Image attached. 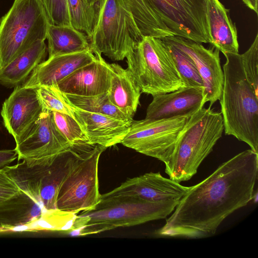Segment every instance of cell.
Returning a JSON list of instances; mask_svg holds the SVG:
<instances>
[{"mask_svg": "<svg viewBox=\"0 0 258 258\" xmlns=\"http://www.w3.org/2000/svg\"><path fill=\"white\" fill-rule=\"evenodd\" d=\"M257 174V153H238L190 186L157 234L187 238L214 235L226 218L253 199Z\"/></svg>", "mask_w": 258, "mask_h": 258, "instance_id": "6da1fadb", "label": "cell"}, {"mask_svg": "<svg viewBox=\"0 0 258 258\" xmlns=\"http://www.w3.org/2000/svg\"><path fill=\"white\" fill-rule=\"evenodd\" d=\"M141 33L210 43L208 0H124Z\"/></svg>", "mask_w": 258, "mask_h": 258, "instance_id": "7a4b0ae2", "label": "cell"}, {"mask_svg": "<svg viewBox=\"0 0 258 258\" xmlns=\"http://www.w3.org/2000/svg\"><path fill=\"white\" fill-rule=\"evenodd\" d=\"M223 85L219 99L224 130L227 135L258 151V94L246 79L240 54H223Z\"/></svg>", "mask_w": 258, "mask_h": 258, "instance_id": "3957f363", "label": "cell"}, {"mask_svg": "<svg viewBox=\"0 0 258 258\" xmlns=\"http://www.w3.org/2000/svg\"><path fill=\"white\" fill-rule=\"evenodd\" d=\"M179 201L151 202L133 196L101 198L94 209L77 215L70 231L72 235L85 236L165 219Z\"/></svg>", "mask_w": 258, "mask_h": 258, "instance_id": "277c9868", "label": "cell"}, {"mask_svg": "<svg viewBox=\"0 0 258 258\" xmlns=\"http://www.w3.org/2000/svg\"><path fill=\"white\" fill-rule=\"evenodd\" d=\"M224 124L221 112L203 107L190 116L177 139L165 171L178 182L190 179L222 137Z\"/></svg>", "mask_w": 258, "mask_h": 258, "instance_id": "5b68a950", "label": "cell"}, {"mask_svg": "<svg viewBox=\"0 0 258 258\" xmlns=\"http://www.w3.org/2000/svg\"><path fill=\"white\" fill-rule=\"evenodd\" d=\"M90 48L113 60H123L143 36L124 0H99Z\"/></svg>", "mask_w": 258, "mask_h": 258, "instance_id": "8992f818", "label": "cell"}, {"mask_svg": "<svg viewBox=\"0 0 258 258\" xmlns=\"http://www.w3.org/2000/svg\"><path fill=\"white\" fill-rule=\"evenodd\" d=\"M106 148L99 145L77 146L58 191V210L77 214L96 208L101 196L99 191V159Z\"/></svg>", "mask_w": 258, "mask_h": 258, "instance_id": "52a82bcc", "label": "cell"}, {"mask_svg": "<svg viewBox=\"0 0 258 258\" xmlns=\"http://www.w3.org/2000/svg\"><path fill=\"white\" fill-rule=\"evenodd\" d=\"M126 58L141 93L153 96L185 86L161 39L143 36Z\"/></svg>", "mask_w": 258, "mask_h": 258, "instance_id": "ba28073f", "label": "cell"}, {"mask_svg": "<svg viewBox=\"0 0 258 258\" xmlns=\"http://www.w3.org/2000/svg\"><path fill=\"white\" fill-rule=\"evenodd\" d=\"M49 24L41 0H15L0 20V70L38 40Z\"/></svg>", "mask_w": 258, "mask_h": 258, "instance_id": "9c48e42d", "label": "cell"}, {"mask_svg": "<svg viewBox=\"0 0 258 258\" xmlns=\"http://www.w3.org/2000/svg\"><path fill=\"white\" fill-rule=\"evenodd\" d=\"M76 146L59 154L51 164L28 167L23 162L4 168L21 190L45 211L57 210L59 188L69 169Z\"/></svg>", "mask_w": 258, "mask_h": 258, "instance_id": "30bf717a", "label": "cell"}, {"mask_svg": "<svg viewBox=\"0 0 258 258\" xmlns=\"http://www.w3.org/2000/svg\"><path fill=\"white\" fill-rule=\"evenodd\" d=\"M188 117L133 120L121 142L123 146L156 158L165 166L169 163L175 143Z\"/></svg>", "mask_w": 258, "mask_h": 258, "instance_id": "8fae6325", "label": "cell"}, {"mask_svg": "<svg viewBox=\"0 0 258 258\" xmlns=\"http://www.w3.org/2000/svg\"><path fill=\"white\" fill-rule=\"evenodd\" d=\"M16 144L18 161L28 167L51 164L73 147L57 128L52 112L45 111Z\"/></svg>", "mask_w": 258, "mask_h": 258, "instance_id": "7c38bea8", "label": "cell"}, {"mask_svg": "<svg viewBox=\"0 0 258 258\" xmlns=\"http://www.w3.org/2000/svg\"><path fill=\"white\" fill-rule=\"evenodd\" d=\"M161 39L177 47L192 60L203 81L204 102H209L211 107L219 100L223 85L220 51L213 46L206 48L202 43L179 36L166 37Z\"/></svg>", "mask_w": 258, "mask_h": 258, "instance_id": "4fadbf2b", "label": "cell"}, {"mask_svg": "<svg viewBox=\"0 0 258 258\" xmlns=\"http://www.w3.org/2000/svg\"><path fill=\"white\" fill-rule=\"evenodd\" d=\"M190 187L164 177L159 172H151L127 179L112 190L101 195V198L133 196L151 202L179 201Z\"/></svg>", "mask_w": 258, "mask_h": 258, "instance_id": "5bb4252c", "label": "cell"}, {"mask_svg": "<svg viewBox=\"0 0 258 258\" xmlns=\"http://www.w3.org/2000/svg\"><path fill=\"white\" fill-rule=\"evenodd\" d=\"M43 111L36 88L21 85L3 102L1 115L5 127L16 143Z\"/></svg>", "mask_w": 258, "mask_h": 258, "instance_id": "9a60e30c", "label": "cell"}, {"mask_svg": "<svg viewBox=\"0 0 258 258\" xmlns=\"http://www.w3.org/2000/svg\"><path fill=\"white\" fill-rule=\"evenodd\" d=\"M204 91L203 87L184 86L171 92L153 96L147 107L145 119L189 117L204 107Z\"/></svg>", "mask_w": 258, "mask_h": 258, "instance_id": "2e32d148", "label": "cell"}, {"mask_svg": "<svg viewBox=\"0 0 258 258\" xmlns=\"http://www.w3.org/2000/svg\"><path fill=\"white\" fill-rule=\"evenodd\" d=\"M82 67L60 81L56 87L63 93L78 96H92L108 92L110 86L109 64L101 55Z\"/></svg>", "mask_w": 258, "mask_h": 258, "instance_id": "e0dca14e", "label": "cell"}, {"mask_svg": "<svg viewBox=\"0 0 258 258\" xmlns=\"http://www.w3.org/2000/svg\"><path fill=\"white\" fill-rule=\"evenodd\" d=\"M91 49L73 53L56 55L38 64L22 86L36 88L40 86H55L78 68L93 61Z\"/></svg>", "mask_w": 258, "mask_h": 258, "instance_id": "ac0fdd59", "label": "cell"}, {"mask_svg": "<svg viewBox=\"0 0 258 258\" xmlns=\"http://www.w3.org/2000/svg\"><path fill=\"white\" fill-rule=\"evenodd\" d=\"M75 107L77 121L91 145H99L107 148L121 143L133 120L117 119Z\"/></svg>", "mask_w": 258, "mask_h": 258, "instance_id": "d6986e66", "label": "cell"}, {"mask_svg": "<svg viewBox=\"0 0 258 258\" xmlns=\"http://www.w3.org/2000/svg\"><path fill=\"white\" fill-rule=\"evenodd\" d=\"M207 15L210 44L223 54L238 53L237 31L230 10L219 0H208Z\"/></svg>", "mask_w": 258, "mask_h": 258, "instance_id": "ffe728a7", "label": "cell"}, {"mask_svg": "<svg viewBox=\"0 0 258 258\" xmlns=\"http://www.w3.org/2000/svg\"><path fill=\"white\" fill-rule=\"evenodd\" d=\"M110 86L108 92L111 102L133 118L140 103L141 91L131 73L116 63L109 64Z\"/></svg>", "mask_w": 258, "mask_h": 258, "instance_id": "44dd1931", "label": "cell"}, {"mask_svg": "<svg viewBox=\"0 0 258 258\" xmlns=\"http://www.w3.org/2000/svg\"><path fill=\"white\" fill-rule=\"evenodd\" d=\"M45 40H38L0 70V84L8 88L23 84L36 67L45 60Z\"/></svg>", "mask_w": 258, "mask_h": 258, "instance_id": "7402d4cb", "label": "cell"}, {"mask_svg": "<svg viewBox=\"0 0 258 258\" xmlns=\"http://www.w3.org/2000/svg\"><path fill=\"white\" fill-rule=\"evenodd\" d=\"M46 211L23 191L0 205V232L30 223Z\"/></svg>", "mask_w": 258, "mask_h": 258, "instance_id": "603a6c76", "label": "cell"}, {"mask_svg": "<svg viewBox=\"0 0 258 258\" xmlns=\"http://www.w3.org/2000/svg\"><path fill=\"white\" fill-rule=\"evenodd\" d=\"M48 57L90 49L87 35L71 25L49 24L46 32Z\"/></svg>", "mask_w": 258, "mask_h": 258, "instance_id": "cb8c5ba5", "label": "cell"}, {"mask_svg": "<svg viewBox=\"0 0 258 258\" xmlns=\"http://www.w3.org/2000/svg\"><path fill=\"white\" fill-rule=\"evenodd\" d=\"M63 94L70 103L81 110L103 114L120 119H133L111 102L108 92L92 96Z\"/></svg>", "mask_w": 258, "mask_h": 258, "instance_id": "d4e9b609", "label": "cell"}, {"mask_svg": "<svg viewBox=\"0 0 258 258\" xmlns=\"http://www.w3.org/2000/svg\"><path fill=\"white\" fill-rule=\"evenodd\" d=\"M77 214L58 209L45 211L38 219L20 227V231L70 230Z\"/></svg>", "mask_w": 258, "mask_h": 258, "instance_id": "484cf974", "label": "cell"}, {"mask_svg": "<svg viewBox=\"0 0 258 258\" xmlns=\"http://www.w3.org/2000/svg\"><path fill=\"white\" fill-rule=\"evenodd\" d=\"M163 42L166 46L173 66L184 86L204 88L202 79L190 57L174 45L165 41Z\"/></svg>", "mask_w": 258, "mask_h": 258, "instance_id": "4316f807", "label": "cell"}, {"mask_svg": "<svg viewBox=\"0 0 258 258\" xmlns=\"http://www.w3.org/2000/svg\"><path fill=\"white\" fill-rule=\"evenodd\" d=\"M71 23L75 29L84 33L89 39L94 26L96 9L87 0H68Z\"/></svg>", "mask_w": 258, "mask_h": 258, "instance_id": "83f0119b", "label": "cell"}, {"mask_svg": "<svg viewBox=\"0 0 258 258\" xmlns=\"http://www.w3.org/2000/svg\"><path fill=\"white\" fill-rule=\"evenodd\" d=\"M36 90L43 111L66 114L77 121L75 106L69 102L56 87L40 86Z\"/></svg>", "mask_w": 258, "mask_h": 258, "instance_id": "f1b7e54d", "label": "cell"}, {"mask_svg": "<svg viewBox=\"0 0 258 258\" xmlns=\"http://www.w3.org/2000/svg\"><path fill=\"white\" fill-rule=\"evenodd\" d=\"M55 124L72 146L91 145L83 129L71 116L56 111L52 112Z\"/></svg>", "mask_w": 258, "mask_h": 258, "instance_id": "f546056e", "label": "cell"}, {"mask_svg": "<svg viewBox=\"0 0 258 258\" xmlns=\"http://www.w3.org/2000/svg\"><path fill=\"white\" fill-rule=\"evenodd\" d=\"M241 63L246 79L258 94V34L249 48L240 54Z\"/></svg>", "mask_w": 258, "mask_h": 258, "instance_id": "4dcf8cb0", "label": "cell"}, {"mask_svg": "<svg viewBox=\"0 0 258 258\" xmlns=\"http://www.w3.org/2000/svg\"><path fill=\"white\" fill-rule=\"evenodd\" d=\"M49 24L71 25L68 0H41Z\"/></svg>", "mask_w": 258, "mask_h": 258, "instance_id": "1f68e13d", "label": "cell"}, {"mask_svg": "<svg viewBox=\"0 0 258 258\" xmlns=\"http://www.w3.org/2000/svg\"><path fill=\"white\" fill-rule=\"evenodd\" d=\"M22 191L3 168L0 170V205Z\"/></svg>", "mask_w": 258, "mask_h": 258, "instance_id": "d6a6232c", "label": "cell"}, {"mask_svg": "<svg viewBox=\"0 0 258 258\" xmlns=\"http://www.w3.org/2000/svg\"><path fill=\"white\" fill-rule=\"evenodd\" d=\"M18 158V153L16 150H0V170L9 166Z\"/></svg>", "mask_w": 258, "mask_h": 258, "instance_id": "836d02e7", "label": "cell"}, {"mask_svg": "<svg viewBox=\"0 0 258 258\" xmlns=\"http://www.w3.org/2000/svg\"><path fill=\"white\" fill-rule=\"evenodd\" d=\"M249 9L258 14V0H241Z\"/></svg>", "mask_w": 258, "mask_h": 258, "instance_id": "e575fe53", "label": "cell"}, {"mask_svg": "<svg viewBox=\"0 0 258 258\" xmlns=\"http://www.w3.org/2000/svg\"><path fill=\"white\" fill-rule=\"evenodd\" d=\"M92 5H95L99 0H87Z\"/></svg>", "mask_w": 258, "mask_h": 258, "instance_id": "d590c367", "label": "cell"}]
</instances>
